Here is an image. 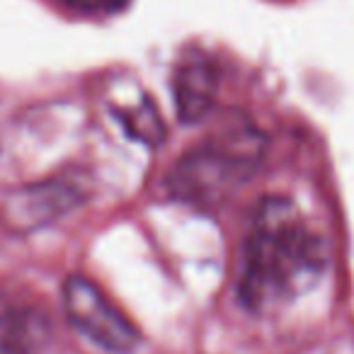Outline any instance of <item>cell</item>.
Returning <instances> with one entry per match:
<instances>
[{
	"label": "cell",
	"instance_id": "6da1fadb",
	"mask_svg": "<svg viewBox=\"0 0 354 354\" xmlns=\"http://www.w3.org/2000/svg\"><path fill=\"white\" fill-rule=\"evenodd\" d=\"M328 250L291 199L257 204L243 243L238 294L250 310H267L310 289L323 274Z\"/></svg>",
	"mask_w": 354,
	"mask_h": 354
},
{
	"label": "cell",
	"instance_id": "7a4b0ae2",
	"mask_svg": "<svg viewBox=\"0 0 354 354\" xmlns=\"http://www.w3.org/2000/svg\"><path fill=\"white\" fill-rule=\"evenodd\" d=\"M265 133L248 117L228 119L216 136L189 148L177 160L165 180L167 194L185 204L214 207L250 180L265 156Z\"/></svg>",
	"mask_w": 354,
	"mask_h": 354
},
{
	"label": "cell",
	"instance_id": "3957f363",
	"mask_svg": "<svg viewBox=\"0 0 354 354\" xmlns=\"http://www.w3.org/2000/svg\"><path fill=\"white\" fill-rule=\"evenodd\" d=\"M64 308L73 328L104 352L129 354L141 344L136 325L83 277L73 274L64 281Z\"/></svg>",
	"mask_w": 354,
	"mask_h": 354
},
{
	"label": "cell",
	"instance_id": "277c9868",
	"mask_svg": "<svg viewBox=\"0 0 354 354\" xmlns=\"http://www.w3.org/2000/svg\"><path fill=\"white\" fill-rule=\"evenodd\" d=\"M85 199V192L71 180H49L15 192L3 207V218L12 231H32L61 218Z\"/></svg>",
	"mask_w": 354,
	"mask_h": 354
},
{
	"label": "cell",
	"instance_id": "5b68a950",
	"mask_svg": "<svg viewBox=\"0 0 354 354\" xmlns=\"http://www.w3.org/2000/svg\"><path fill=\"white\" fill-rule=\"evenodd\" d=\"M177 119L183 124H197L212 112L216 97V73L212 61L185 59L172 78Z\"/></svg>",
	"mask_w": 354,
	"mask_h": 354
},
{
	"label": "cell",
	"instance_id": "8992f818",
	"mask_svg": "<svg viewBox=\"0 0 354 354\" xmlns=\"http://www.w3.org/2000/svg\"><path fill=\"white\" fill-rule=\"evenodd\" d=\"M46 339V323L39 313L22 308L0 310V354H35Z\"/></svg>",
	"mask_w": 354,
	"mask_h": 354
},
{
	"label": "cell",
	"instance_id": "52a82bcc",
	"mask_svg": "<svg viewBox=\"0 0 354 354\" xmlns=\"http://www.w3.org/2000/svg\"><path fill=\"white\" fill-rule=\"evenodd\" d=\"M59 3L83 17H107L124 10L127 6V0H59Z\"/></svg>",
	"mask_w": 354,
	"mask_h": 354
}]
</instances>
